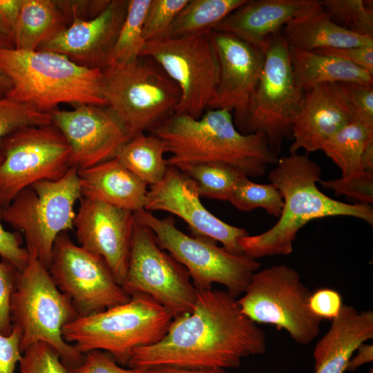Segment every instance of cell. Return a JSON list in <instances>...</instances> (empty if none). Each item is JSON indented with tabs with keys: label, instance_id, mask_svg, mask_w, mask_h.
I'll use <instances>...</instances> for the list:
<instances>
[{
	"label": "cell",
	"instance_id": "16",
	"mask_svg": "<svg viewBox=\"0 0 373 373\" xmlns=\"http://www.w3.org/2000/svg\"><path fill=\"white\" fill-rule=\"evenodd\" d=\"M200 198L195 182L169 166L164 178L148 189L144 210L175 215L188 224L194 236L220 242L231 254H244L239 241L248 231L221 220L207 209Z\"/></svg>",
	"mask_w": 373,
	"mask_h": 373
},
{
	"label": "cell",
	"instance_id": "46",
	"mask_svg": "<svg viewBox=\"0 0 373 373\" xmlns=\"http://www.w3.org/2000/svg\"><path fill=\"white\" fill-rule=\"evenodd\" d=\"M23 0H0V22L14 45Z\"/></svg>",
	"mask_w": 373,
	"mask_h": 373
},
{
	"label": "cell",
	"instance_id": "40",
	"mask_svg": "<svg viewBox=\"0 0 373 373\" xmlns=\"http://www.w3.org/2000/svg\"><path fill=\"white\" fill-rule=\"evenodd\" d=\"M19 273L12 265L0 259V333L3 335L12 331L10 301Z\"/></svg>",
	"mask_w": 373,
	"mask_h": 373
},
{
	"label": "cell",
	"instance_id": "44",
	"mask_svg": "<svg viewBox=\"0 0 373 373\" xmlns=\"http://www.w3.org/2000/svg\"><path fill=\"white\" fill-rule=\"evenodd\" d=\"M21 341V332L15 326L8 335L0 333V373H15L23 354Z\"/></svg>",
	"mask_w": 373,
	"mask_h": 373
},
{
	"label": "cell",
	"instance_id": "8",
	"mask_svg": "<svg viewBox=\"0 0 373 373\" xmlns=\"http://www.w3.org/2000/svg\"><path fill=\"white\" fill-rule=\"evenodd\" d=\"M82 198L78 169L57 180L38 181L1 209V220L23 234L26 249L48 268L58 236L73 229L75 205Z\"/></svg>",
	"mask_w": 373,
	"mask_h": 373
},
{
	"label": "cell",
	"instance_id": "28",
	"mask_svg": "<svg viewBox=\"0 0 373 373\" xmlns=\"http://www.w3.org/2000/svg\"><path fill=\"white\" fill-rule=\"evenodd\" d=\"M166 144L153 133L137 134L123 144L114 157L148 186L159 182L168 169Z\"/></svg>",
	"mask_w": 373,
	"mask_h": 373
},
{
	"label": "cell",
	"instance_id": "6",
	"mask_svg": "<svg viewBox=\"0 0 373 373\" xmlns=\"http://www.w3.org/2000/svg\"><path fill=\"white\" fill-rule=\"evenodd\" d=\"M28 254V262L19 273L10 301L12 325L21 334V350L23 353L34 343H46L70 369L81 363L84 354L64 340L62 330L79 315L48 269L33 253Z\"/></svg>",
	"mask_w": 373,
	"mask_h": 373
},
{
	"label": "cell",
	"instance_id": "33",
	"mask_svg": "<svg viewBox=\"0 0 373 373\" xmlns=\"http://www.w3.org/2000/svg\"><path fill=\"white\" fill-rule=\"evenodd\" d=\"M229 202L238 210L250 211L262 208L278 218L283 207V197L273 184H258L247 176L239 180Z\"/></svg>",
	"mask_w": 373,
	"mask_h": 373
},
{
	"label": "cell",
	"instance_id": "18",
	"mask_svg": "<svg viewBox=\"0 0 373 373\" xmlns=\"http://www.w3.org/2000/svg\"><path fill=\"white\" fill-rule=\"evenodd\" d=\"M211 39L218 62V80L208 109L234 113L237 127L247 111L262 71L265 45L256 46L224 32L212 30Z\"/></svg>",
	"mask_w": 373,
	"mask_h": 373
},
{
	"label": "cell",
	"instance_id": "50",
	"mask_svg": "<svg viewBox=\"0 0 373 373\" xmlns=\"http://www.w3.org/2000/svg\"><path fill=\"white\" fill-rule=\"evenodd\" d=\"M0 47L14 48V45L0 22Z\"/></svg>",
	"mask_w": 373,
	"mask_h": 373
},
{
	"label": "cell",
	"instance_id": "48",
	"mask_svg": "<svg viewBox=\"0 0 373 373\" xmlns=\"http://www.w3.org/2000/svg\"><path fill=\"white\" fill-rule=\"evenodd\" d=\"M357 353L350 358L347 370V371H354L360 366L372 362L373 360V345L372 344H361L356 351Z\"/></svg>",
	"mask_w": 373,
	"mask_h": 373
},
{
	"label": "cell",
	"instance_id": "14",
	"mask_svg": "<svg viewBox=\"0 0 373 373\" xmlns=\"http://www.w3.org/2000/svg\"><path fill=\"white\" fill-rule=\"evenodd\" d=\"M122 287L130 296L142 293L151 296L173 318L190 313L198 294L186 268L162 249L151 230L135 218Z\"/></svg>",
	"mask_w": 373,
	"mask_h": 373
},
{
	"label": "cell",
	"instance_id": "10",
	"mask_svg": "<svg viewBox=\"0 0 373 373\" xmlns=\"http://www.w3.org/2000/svg\"><path fill=\"white\" fill-rule=\"evenodd\" d=\"M289 47L281 32L267 40L262 71L236 127L243 134L264 135L276 155L283 141L292 139L293 119L304 94L291 65Z\"/></svg>",
	"mask_w": 373,
	"mask_h": 373
},
{
	"label": "cell",
	"instance_id": "42",
	"mask_svg": "<svg viewBox=\"0 0 373 373\" xmlns=\"http://www.w3.org/2000/svg\"><path fill=\"white\" fill-rule=\"evenodd\" d=\"M3 204L0 200V258L21 271L28 264L29 254L21 246V238L17 232L8 231L1 222Z\"/></svg>",
	"mask_w": 373,
	"mask_h": 373
},
{
	"label": "cell",
	"instance_id": "17",
	"mask_svg": "<svg viewBox=\"0 0 373 373\" xmlns=\"http://www.w3.org/2000/svg\"><path fill=\"white\" fill-rule=\"evenodd\" d=\"M70 148V166L85 169L115 157L130 139L125 128L107 106H75L73 110L50 113Z\"/></svg>",
	"mask_w": 373,
	"mask_h": 373
},
{
	"label": "cell",
	"instance_id": "47",
	"mask_svg": "<svg viewBox=\"0 0 373 373\" xmlns=\"http://www.w3.org/2000/svg\"><path fill=\"white\" fill-rule=\"evenodd\" d=\"M145 373H231L222 368H186L173 365H157L149 367Z\"/></svg>",
	"mask_w": 373,
	"mask_h": 373
},
{
	"label": "cell",
	"instance_id": "2",
	"mask_svg": "<svg viewBox=\"0 0 373 373\" xmlns=\"http://www.w3.org/2000/svg\"><path fill=\"white\" fill-rule=\"evenodd\" d=\"M321 167L308 154L293 153L279 158L269 172L271 183L283 199L278 222L267 231L242 237V253L254 259L288 255L298 231L311 220L333 216L363 220L372 226L373 209L368 204H348L333 199L318 189Z\"/></svg>",
	"mask_w": 373,
	"mask_h": 373
},
{
	"label": "cell",
	"instance_id": "21",
	"mask_svg": "<svg viewBox=\"0 0 373 373\" xmlns=\"http://www.w3.org/2000/svg\"><path fill=\"white\" fill-rule=\"evenodd\" d=\"M354 119L343 84H325L304 92L292 122L289 152L321 149L330 137Z\"/></svg>",
	"mask_w": 373,
	"mask_h": 373
},
{
	"label": "cell",
	"instance_id": "5",
	"mask_svg": "<svg viewBox=\"0 0 373 373\" xmlns=\"http://www.w3.org/2000/svg\"><path fill=\"white\" fill-rule=\"evenodd\" d=\"M173 320L170 313L151 296L135 293L123 304L87 316H79L64 326V340L82 354L102 350L122 365L132 351L160 341Z\"/></svg>",
	"mask_w": 373,
	"mask_h": 373
},
{
	"label": "cell",
	"instance_id": "9",
	"mask_svg": "<svg viewBox=\"0 0 373 373\" xmlns=\"http://www.w3.org/2000/svg\"><path fill=\"white\" fill-rule=\"evenodd\" d=\"M134 216L151 230L160 247L186 268L197 291L211 289L218 283L237 298L260 267L256 259L231 254L213 240L184 233L172 216L159 218L142 209Z\"/></svg>",
	"mask_w": 373,
	"mask_h": 373
},
{
	"label": "cell",
	"instance_id": "4",
	"mask_svg": "<svg viewBox=\"0 0 373 373\" xmlns=\"http://www.w3.org/2000/svg\"><path fill=\"white\" fill-rule=\"evenodd\" d=\"M0 68L11 83L6 96L50 113L61 104L106 106L102 70L48 50L0 47Z\"/></svg>",
	"mask_w": 373,
	"mask_h": 373
},
{
	"label": "cell",
	"instance_id": "3",
	"mask_svg": "<svg viewBox=\"0 0 373 373\" xmlns=\"http://www.w3.org/2000/svg\"><path fill=\"white\" fill-rule=\"evenodd\" d=\"M151 133L164 141L171 154L167 164L177 169L217 163L259 177L278 160L264 135L240 132L226 109H207L199 118L173 114Z\"/></svg>",
	"mask_w": 373,
	"mask_h": 373
},
{
	"label": "cell",
	"instance_id": "32",
	"mask_svg": "<svg viewBox=\"0 0 373 373\" xmlns=\"http://www.w3.org/2000/svg\"><path fill=\"white\" fill-rule=\"evenodd\" d=\"M196 184L200 198L229 201L239 182L246 176L227 165L204 163L185 165L178 168Z\"/></svg>",
	"mask_w": 373,
	"mask_h": 373
},
{
	"label": "cell",
	"instance_id": "24",
	"mask_svg": "<svg viewBox=\"0 0 373 373\" xmlns=\"http://www.w3.org/2000/svg\"><path fill=\"white\" fill-rule=\"evenodd\" d=\"M82 197L135 213L144 209L148 185L113 157L78 170Z\"/></svg>",
	"mask_w": 373,
	"mask_h": 373
},
{
	"label": "cell",
	"instance_id": "7",
	"mask_svg": "<svg viewBox=\"0 0 373 373\" xmlns=\"http://www.w3.org/2000/svg\"><path fill=\"white\" fill-rule=\"evenodd\" d=\"M102 70L107 107L129 137L151 132L173 115L180 99L175 82L153 60L140 57Z\"/></svg>",
	"mask_w": 373,
	"mask_h": 373
},
{
	"label": "cell",
	"instance_id": "25",
	"mask_svg": "<svg viewBox=\"0 0 373 373\" xmlns=\"http://www.w3.org/2000/svg\"><path fill=\"white\" fill-rule=\"evenodd\" d=\"M283 35L289 46L307 51L373 46V37L357 35L336 24L319 0L287 23Z\"/></svg>",
	"mask_w": 373,
	"mask_h": 373
},
{
	"label": "cell",
	"instance_id": "43",
	"mask_svg": "<svg viewBox=\"0 0 373 373\" xmlns=\"http://www.w3.org/2000/svg\"><path fill=\"white\" fill-rule=\"evenodd\" d=\"M343 298L338 291L329 288H321L312 293L309 306L317 317L332 321L336 318L342 308Z\"/></svg>",
	"mask_w": 373,
	"mask_h": 373
},
{
	"label": "cell",
	"instance_id": "49",
	"mask_svg": "<svg viewBox=\"0 0 373 373\" xmlns=\"http://www.w3.org/2000/svg\"><path fill=\"white\" fill-rule=\"evenodd\" d=\"M10 89V81L5 73L0 68V97H6Z\"/></svg>",
	"mask_w": 373,
	"mask_h": 373
},
{
	"label": "cell",
	"instance_id": "20",
	"mask_svg": "<svg viewBox=\"0 0 373 373\" xmlns=\"http://www.w3.org/2000/svg\"><path fill=\"white\" fill-rule=\"evenodd\" d=\"M128 3V0H111L104 11L90 19L72 15L70 25L37 50L64 55L88 68H104L126 17Z\"/></svg>",
	"mask_w": 373,
	"mask_h": 373
},
{
	"label": "cell",
	"instance_id": "37",
	"mask_svg": "<svg viewBox=\"0 0 373 373\" xmlns=\"http://www.w3.org/2000/svg\"><path fill=\"white\" fill-rule=\"evenodd\" d=\"M19 364V373H70L58 352L44 342L27 347Z\"/></svg>",
	"mask_w": 373,
	"mask_h": 373
},
{
	"label": "cell",
	"instance_id": "23",
	"mask_svg": "<svg viewBox=\"0 0 373 373\" xmlns=\"http://www.w3.org/2000/svg\"><path fill=\"white\" fill-rule=\"evenodd\" d=\"M313 352L314 373H344L358 347L373 338V312L343 305Z\"/></svg>",
	"mask_w": 373,
	"mask_h": 373
},
{
	"label": "cell",
	"instance_id": "29",
	"mask_svg": "<svg viewBox=\"0 0 373 373\" xmlns=\"http://www.w3.org/2000/svg\"><path fill=\"white\" fill-rule=\"evenodd\" d=\"M373 140V130L352 120L321 146V149L340 169L343 178L363 171L362 158L365 149Z\"/></svg>",
	"mask_w": 373,
	"mask_h": 373
},
{
	"label": "cell",
	"instance_id": "19",
	"mask_svg": "<svg viewBox=\"0 0 373 373\" xmlns=\"http://www.w3.org/2000/svg\"><path fill=\"white\" fill-rule=\"evenodd\" d=\"M134 213L82 197L73 222L79 246L101 257L122 287L127 274Z\"/></svg>",
	"mask_w": 373,
	"mask_h": 373
},
{
	"label": "cell",
	"instance_id": "45",
	"mask_svg": "<svg viewBox=\"0 0 373 373\" xmlns=\"http://www.w3.org/2000/svg\"><path fill=\"white\" fill-rule=\"evenodd\" d=\"M312 52L340 58L373 75V46L323 48Z\"/></svg>",
	"mask_w": 373,
	"mask_h": 373
},
{
	"label": "cell",
	"instance_id": "1",
	"mask_svg": "<svg viewBox=\"0 0 373 373\" xmlns=\"http://www.w3.org/2000/svg\"><path fill=\"white\" fill-rule=\"evenodd\" d=\"M237 299L227 291H198L192 311L173 318L157 343L135 348L127 365L227 370L264 354L266 334L241 312Z\"/></svg>",
	"mask_w": 373,
	"mask_h": 373
},
{
	"label": "cell",
	"instance_id": "26",
	"mask_svg": "<svg viewBox=\"0 0 373 373\" xmlns=\"http://www.w3.org/2000/svg\"><path fill=\"white\" fill-rule=\"evenodd\" d=\"M289 46L291 65L304 92L325 84L373 85V75L348 61Z\"/></svg>",
	"mask_w": 373,
	"mask_h": 373
},
{
	"label": "cell",
	"instance_id": "27",
	"mask_svg": "<svg viewBox=\"0 0 373 373\" xmlns=\"http://www.w3.org/2000/svg\"><path fill=\"white\" fill-rule=\"evenodd\" d=\"M66 20L56 1L23 0L14 48L37 50L66 28Z\"/></svg>",
	"mask_w": 373,
	"mask_h": 373
},
{
	"label": "cell",
	"instance_id": "22",
	"mask_svg": "<svg viewBox=\"0 0 373 373\" xmlns=\"http://www.w3.org/2000/svg\"><path fill=\"white\" fill-rule=\"evenodd\" d=\"M316 0H246L213 30L231 34L256 46H265L291 19L312 7Z\"/></svg>",
	"mask_w": 373,
	"mask_h": 373
},
{
	"label": "cell",
	"instance_id": "30",
	"mask_svg": "<svg viewBox=\"0 0 373 373\" xmlns=\"http://www.w3.org/2000/svg\"><path fill=\"white\" fill-rule=\"evenodd\" d=\"M246 0H188L175 18L168 38L209 32Z\"/></svg>",
	"mask_w": 373,
	"mask_h": 373
},
{
	"label": "cell",
	"instance_id": "13",
	"mask_svg": "<svg viewBox=\"0 0 373 373\" xmlns=\"http://www.w3.org/2000/svg\"><path fill=\"white\" fill-rule=\"evenodd\" d=\"M210 32L144 46L140 57L153 60L180 89V99L174 114L199 118L208 109L219 74Z\"/></svg>",
	"mask_w": 373,
	"mask_h": 373
},
{
	"label": "cell",
	"instance_id": "11",
	"mask_svg": "<svg viewBox=\"0 0 373 373\" xmlns=\"http://www.w3.org/2000/svg\"><path fill=\"white\" fill-rule=\"evenodd\" d=\"M311 294L297 271L280 264L255 272L237 300L241 312L254 323L284 329L296 343L307 345L319 334L323 321L309 308Z\"/></svg>",
	"mask_w": 373,
	"mask_h": 373
},
{
	"label": "cell",
	"instance_id": "39",
	"mask_svg": "<svg viewBox=\"0 0 373 373\" xmlns=\"http://www.w3.org/2000/svg\"><path fill=\"white\" fill-rule=\"evenodd\" d=\"M146 368L121 366L108 352L93 350L84 354L77 365L69 369L70 373H145Z\"/></svg>",
	"mask_w": 373,
	"mask_h": 373
},
{
	"label": "cell",
	"instance_id": "34",
	"mask_svg": "<svg viewBox=\"0 0 373 373\" xmlns=\"http://www.w3.org/2000/svg\"><path fill=\"white\" fill-rule=\"evenodd\" d=\"M321 4L340 27L357 35L373 37L372 1L323 0Z\"/></svg>",
	"mask_w": 373,
	"mask_h": 373
},
{
	"label": "cell",
	"instance_id": "31",
	"mask_svg": "<svg viewBox=\"0 0 373 373\" xmlns=\"http://www.w3.org/2000/svg\"><path fill=\"white\" fill-rule=\"evenodd\" d=\"M151 0H128L127 12L109 57V65L132 62L140 57L145 41L144 23Z\"/></svg>",
	"mask_w": 373,
	"mask_h": 373
},
{
	"label": "cell",
	"instance_id": "38",
	"mask_svg": "<svg viewBox=\"0 0 373 373\" xmlns=\"http://www.w3.org/2000/svg\"><path fill=\"white\" fill-rule=\"evenodd\" d=\"M318 183L323 188L332 190L336 195L354 198L360 204L373 202V172H363L349 178L321 180Z\"/></svg>",
	"mask_w": 373,
	"mask_h": 373
},
{
	"label": "cell",
	"instance_id": "36",
	"mask_svg": "<svg viewBox=\"0 0 373 373\" xmlns=\"http://www.w3.org/2000/svg\"><path fill=\"white\" fill-rule=\"evenodd\" d=\"M188 0H151L146 15L143 36L145 43L167 39L171 25Z\"/></svg>",
	"mask_w": 373,
	"mask_h": 373
},
{
	"label": "cell",
	"instance_id": "15",
	"mask_svg": "<svg viewBox=\"0 0 373 373\" xmlns=\"http://www.w3.org/2000/svg\"><path fill=\"white\" fill-rule=\"evenodd\" d=\"M48 269L79 316L101 312L131 298L104 260L75 245L67 232L55 240Z\"/></svg>",
	"mask_w": 373,
	"mask_h": 373
},
{
	"label": "cell",
	"instance_id": "35",
	"mask_svg": "<svg viewBox=\"0 0 373 373\" xmlns=\"http://www.w3.org/2000/svg\"><path fill=\"white\" fill-rule=\"evenodd\" d=\"M52 123L50 113L39 111L32 106L0 97V146L3 140L14 131L31 126ZM2 157L0 153V163Z\"/></svg>",
	"mask_w": 373,
	"mask_h": 373
},
{
	"label": "cell",
	"instance_id": "41",
	"mask_svg": "<svg viewBox=\"0 0 373 373\" xmlns=\"http://www.w3.org/2000/svg\"><path fill=\"white\" fill-rule=\"evenodd\" d=\"M354 119L373 130V86L343 84Z\"/></svg>",
	"mask_w": 373,
	"mask_h": 373
},
{
	"label": "cell",
	"instance_id": "12",
	"mask_svg": "<svg viewBox=\"0 0 373 373\" xmlns=\"http://www.w3.org/2000/svg\"><path fill=\"white\" fill-rule=\"evenodd\" d=\"M0 153L3 206L33 183L59 180L71 167L70 148L52 122L14 131L3 140Z\"/></svg>",
	"mask_w": 373,
	"mask_h": 373
}]
</instances>
